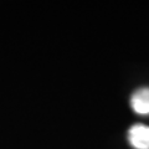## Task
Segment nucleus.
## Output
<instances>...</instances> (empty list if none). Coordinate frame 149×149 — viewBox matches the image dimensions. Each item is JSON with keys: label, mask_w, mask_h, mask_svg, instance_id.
Here are the masks:
<instances>
[{"label": "nucleus", "mask_w": 149, "mask_h": 149, "mask_svg": "<svg viewBox=\"0 0 149 149\" xmlns=\"http://www.w3.org/2000/svg\"><path fill=\"white\" fill-rule=\"evenodd\" d=\"M128 141L136 149H149V127L141 123L132 125L128 130Z\"/></svg>", "instance_id": "nucleus-1"}, {"label": "nucleus", "mask_w": 149, "mask_h": 149, "mask_svg": "<svg viewBox=\"0 0 149 149\" xmlns=\"http://www.w3.org/2000/svg\"><path fill=\"white\" fill-rule=\"evenodd\" d=\"M130 107L138 114H149V87L138 88L133 92Z\"/></svg>", "instance_id": "nucleus-2"}]
</instances>
